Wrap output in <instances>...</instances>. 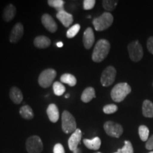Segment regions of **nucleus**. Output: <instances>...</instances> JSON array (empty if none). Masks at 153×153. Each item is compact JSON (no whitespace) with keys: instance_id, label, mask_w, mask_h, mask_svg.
<instances>
[{"instance_id":"30","label":"nucleus","mask_w":153,"mask_h":153,"mask_svg":"<svg viewBox=\"0 0 153 153\" xmlns=\"http://www.w3.org/2000/svg\"><path fill=\"white\" fill-rule=\"evenodd\" d=\"M118 111V106L115 104H107L103 108V111L106 114H111Z\"/></svg>"},{"instance_id":"19","label":"nucleus","mask_w":153,"mask_h":153,"mask_svg":"<svg viewBox=\"0 0 153 153\" xmlns=\"http://www.w3.org/2000/svg\"><path fill=\"white\" fill-rule=\"evenodd\" d=\"M83 143L88 149L92 150H98L101 144V139L99 137H95L92 139H84Z\"/></svg>"},{"instance_id":"14","label":"nucleus","mask_w":153,"mask_h":153,"mask_svg":"<svg viewBox=\"0 0 153 153\" xmlns=\"http://www.w3.org/2000/svg\"><path fill=\"white\" fill-rule=\"evenodd\" d=\"M57 19L62 23L65 27L68 28L73 23V16L70 13L67 12L65 10H63L57 13Z\"/></svg>"},{"instance_id":"4","label":"nucleus","mask_w":153,"mask_h":153,"mask_svg":"<svg viewBox=\"0 0 153 153\" xmlns=\"http://www.w3.org/2000/svg\"><path fill=\"white\" fill-rule=\"evenodd\" d=\"M62 129L66 134L73 133L77 129L75 118L68 111H64L62 114Z\"/></svg>"},{"instance_id":"23","label":"nucleus","mask_w":153,"mask_h":153,"mask_svg":"<svg viewBox=\"0 0 153 153\" xmlns=\"http://www.w3.org/2000/svg\"><path fill=\"white\" fill-rule=\"evenodd\" d=\"M60 82L62 83L68 84L70 87H74L76 84V79L73 74L65 73L60 76Z\"/></svg>"},{"instance_id":"36","label":"nucleus","mask_w":153,"mask_h":153,"mask_svg":"<svg viewBox=\"0 0 153 153\" xmlns=\"http://www.w3.org/2000/svg\"><path fill=\"white\" fill-rule=\"evenodd\" d=\"M56 45L58 48H62L63 46L62 42H57V43H56Z\"/></svg>"},{"instance_id":"11","label":"nucleus","mask_w":153,"mask_h":153,"mask_svg":"<svg viewBox=\"0 0 153 153\" xmlns=\"http://www.w3.org/2000/svg\"><path fill=\"white\" fill-rule=\"evenodd\" d=\"M42 24L51 33H55L57 30V25L54 19L48 14H44L41 16Z\"/></svg>"},{"instance_id":"1","label":"nucleus","mask_w":153,"mask_h":153,"mask_svg":"<svg viewBox=\"0 0 153 153\" xmlns=\"http://www.w3.org/2000/svg\"><path fill=\"white\" fill-rule=\"evenodd\" d=\"M111 45L108 41L106 39H100L96 43L94 48L92 60L95 62H101L105 60L110 51Z\"/></svg>"},{"instance_id":"24","label":"nucleus","mask_w":153,"mask_h":153,"mask_svg":"<svg viewBox=\"0 0 153 153\" xmlns=\"http://www.w3.org/2000/svg\"><path fill=\"white\" fill-rule=\"evenodd\" d=\"M48 4L50 7L56 9L57 12L65 10V1L63 0H48Z\"/></svg>"},{"instance_id":"29","label":"nucleus","mask_w":153,"mask_h":153,"mask_svg":"<svg viewBox=\"0 0 153 153\" xmlns=\"http://www.w3.org/2000/svg\"><path fill=\"white\" fill-rule=\"evenodd\" d=\"M117 152L120 153H134L133 147L129 140H125L124 146L121 149H118Z\"/></svg>"},{"instance_id":"34","label":"nucleus","mask_w":153,"mask_h":153,"mask_svg":"<svg viewBox=\"0 0 153 153\" xmlns=\"http://www.w3.org/2000/svg\"><path fill=\"white\" fill-rule=\"evenodd\" d=\"M145 148L148 150H153V135L147 140L146 144H145Z\"/></svg>"},{"instance_id":"9","label":"nucleus","mask_w":153,"mask_h":153,"mask_svg":"<svg viewBox=\"0 0 153 153\" xmlns=\"http://www.w3.org/2000/svg\"><path fill=\"white\" fill-rule=\"evenodd\" d=\"M116 76V70L114 67L108 66L103 71L101 76V83L104 87H109L114 83Z\"/></svg>"},{"instance_id":"2","label":"nucleus","mask_w":153,"mask_h":153,"mask_svg":"<svg viewBox=\"0 0 153 153\" xmlns=\"http://www.w3.org/2000/svg\"><path fill=\"white\" fill-rule=\"evenodd\" d=\"M131 92V87L126 82L118 83L114 87L111 91V97L115 102H121Z\"/></svg>"},{"instance_id":"15","label":"nucleus","mask_w":153,"mask_h":153,"mask_svg":"<svg viewBox=\"0 0 153 153\" xmlns=\"http://www.w3.org/2000/svg\"><path fill=\"white\" fill-rule=\"evenodd\" d=\"M16 9L12 4H7L3 9L2 19L5 22H9L12 21L16 16Z\"/></svg>"},{"instance_id":"3","label":"nucleus","mask_w":153,"mask_h":153,"mask_svg":"<svg viewBox=\"0 0 153 153\" xmlns=\"http://www.w3.org/2000/svg\"><path fill=\"white\" fill-rule=\"evenodd\" d=\"M114 22V16L110 12H104L100 16L94 19L92 24L97 31H103L111 26Z\"/></svg>"},{"instance_id":"8","label":"nucleus","mask_w":153,"mask_h":153,"mask_svg":"<svg viewBox=\"0 0 153 153\" xmlns=\"http://www.w3.org/2000/svg\"><path fill=\"white\" fill-rule=\"evenodd\" d=\"M104 129L107 135L116 138L120 137L123 133V126L111 120H108L104 123Z\"/></svg>"},{"instance_id":"6","label":"nucleus","mask_w":153,"mask_h":153,"mask_svg":"<svg viewBox=\"0 0 153 153\" xmlns=\"http://www.w3.org/2000/svg\"><path fill=\"white\" fill-rule=\"evenodd\" d=\"M26 148L28 153H41L43 150V144L41 137L32 135L26 140Z\"/></svg>"},{"instance_id":"20","label":"nucleus","mask_w":153,"mask_h":153,"mask_svg":"<svg viewBox=\"0 0 153 153\" xmlns=\"http://www.w3.org/2000/svg\"><path fill=\"white\" fill-rule=\"evenodd\" d=\"M96 97L95 89L93 87H87L81 95V100L84 103H89Z\"/></svg>"},{"instance_id":"32","label":"nucleus","mask_w":153,"mask_h":153,"mask_svg":"<svg viewBox=\"0 0 153 153\" xmlns=\"http://www.w3.org/2000/svg\"><path fill=\"white\" fill-rule=\"evenodd\" d=\"M53 153H65L64 147L60 143H57L53 148Z\"/></svg>"},{"instance_id":"35","label":"nucleus","mask_w":153,"mask_h":153,"mask_svg":"<svg viewBox=\"0 0 153 153\" xmlns=\"http://www.w3.org/2000/svg\"><path fill=\"white\" fill-rule=\"evenodd\" d=\"M73 153H82V152L81 149L79 148H77L75 149V150L73 151Z\"/></svg>"},{"instance_id":"25","label":"nucleus","mask_w":153,"mask_h":153,"mask_svg":"<svg viewBox=\"0 0 153 153\" xmlns=\"http://www.w3.org/2000/svg\"><path fill=\"white\" fill-rule=\"evenodd\" d=\"M53 89L54 94L57 96H62L63 94L65 92V87L62 85V82H55L53 84Z\"/></svg>"},{"instance_id":"5","label":"nucleus","mask_w":153,"mask_h":153,"mask_svg":"<svg viewBox=\"0 0 153 153\" xmlns=\"http://www.w3.org/2000/svg\"><path fill=\"white\" fill-rule=\"evenodd\" d=\"M56 75L57 72L54 69H46V70H43L38 76V84L43 88L51 87L54 83Z\"/></svg>"},{"instance_id":"12","label":"nucleus","mask_w":153,"mask_h":153,"mask_svg":"<svg viewBox=\"0 0 153 153\" xmlns=\"http://www.w3.org/2000/svg\"><path fill=\"white\" fill-rule=\"evenodd\" d=\"M94 41L95 37L94 33V30L91 27H88L85 30L83 34L82 41H83L84 46H85L86 49H90L93 46L94 43Z\"/></svg>"},{"instance_id":"7","label":"nucleus","mask_w":153,"mask_h":153,"mask_svg":"<svg viewBox=\"0 0 153 153\" xmlns=\"http://www.w3.org/2000/svg\"><path fill=\"white\" fill-rule=\"evenodd\" d=\"M129 57L133 62H139L143 57V49L142 45L137 41H133L128 45Z\"/></svg>"},{"instance_id":"16","label":"nucleus","mask_w":153,"mask_h":153,"mask_svg":"<svg viewBox=\"0 0 153 153\" xmlns=\"http://www.w3.org/2000/svg\"><path fill=\"white\" fill-rule=\"evenodd\" d=\"M9 97L13 103L16 104H19L22 102L24 96L22 91L19 88L16 87H12L9 91Z\"/></svg>"},{"instance_id":"37","label":"nucleus","mask_w":153,"mask_h":153,"mask_svg":"<svg viewBox=\"0 0 153 153\" xmlns=\"http://www.w3.org/2000/svg\"><path fill=\"white\" fill-rule=\"evenodd\" d=\"M65 97L66 99L69 98V97H70V94H66L65 96Z\"/></svg>"},{"instance_id":"21","label":"nucleus","mask_w":153,"mask_h":153,"mask_svg":"<svg viewBox=\"0 0 153 153\" xmlns=\"http://www.w3.org/2000/svg\"><path fill=\"white\" fill-rule=\"evenodd\" d=\"M143 115L146 118H153V103L146 99L143 103Z\"/></svg>"},{"instance_id":"13","label":"nucleus","mask_w":153,"mask_h":153,"mask_svg":"<svg viewBox=\"0 0 153 153\" xmlns=\"http://www.w3.org/2000/svg\"><path fill=\"white\" fill-rule=\"evenodd\" d=\"M82 133L81 130L77 128L73 133H72L71 136L68 140V147L70 150L73 151L78 148L80 141L82 140Z\"/></svg>"},{"instance_id":"41","label":"nucleus","mask_w":153,"mask_h":153,"mask_svg":"<svg viewBox=\"0 0 153 153\" xmlns=\"http://www.w3.org/2000/svg\"><path fill=\"white\" fill-rule=\"evenodd\" d=\"M152 87H153V82H152Z\"/></svg>"},{"instance_id":"38","label":"nucleus","mask_w":153,"mask_h":153,"mask_svg":"<svg viewBox=\"0 0 153 153\" xmlns=\"http://www.w3.org/2000/svg\"><path fill=\"white\" fill-rule=\"evenodd\" d=\"M94 153H102V152H95Z\"/></svg>"},{"instance_id":"33","label":"nucleus","mask_w":153,"mask_h":153,"mask_svg":"<svg viewBox=\"0 0 153 153\" xmlns=\"http://www.w3.org/2000/svg\"><path fill=\"white\" fill-rule=\"evenodd\" d=\"M147 48L151 54L153 55V36H151L147 41Z\"/></svg>"},{"instance_id":"18","label":"nucleus","mask_w":153,"mask_h":153,"mask_svg":"<svg viewBox=\"0 0 153 153\" xmlns=\"http://www.w3.org/2000/svg\"><path fill=\"white\" fill-rule=\"evenodd\" d=\"M34 45L38 48L45 49L48 48L51 44V41L48 37L45 36H39L35 38L33 41Z\"/></svg>"},{"instance_id":"39","label":"nucleus","mask_w":153,"mask_h":153,"mask_svg":"<svg viewBox=\"0 0 153 153\" xmlns=\"http://www.w3.org/2000/svg\"><path fill=\"white\" fill-rule=\"evenodd\" d=\"M149 153H153V151H151V152H150Z\"/></svg>"},{"instance_id":"10","label":"nucleus","mask_w":153,"mask_h":153,"mask_svg":"<svg viewBox=\"0 0 153 153\" xmlns=\"http://www.w3.org/2000/svg\"><path fill=\"white\" fill-rule=\"evenodd\" d=\"M24 26L22 23H16L11 30L9 35V41L11 43H16L20 41L24 35Z\"/></svg>"},{"instance_id":"40","label":"nucleus","mask_w":153,"mask_h":153,"mask_svg":"<svg viewBox=\"0 0 153 153\" xmlns=\"http://www.w3.org/2000/svg\"><path fill=\"white\" fill-rule=\"evenodd\" d=\"M114 153H120V152H114Z\"/></svg>"},{"instance_id":"28","label":"nucleus","mask_w":153,"mask_h":153,"mask_svg":"<svg viewBox=\"0 0 153 153\" xmlns=\"http://www.w3.org/2000/svg\"><path fill=\"white\" fill-rule=\"evenodd\" d=\"M80 30V25L76 24L72 26L67 31V37L68 38H72L79 33Z\"/></svg>"},{"instance_id":"26","label":"nucleus","mask_w":153,"mask_h":153,"mask_svg":"<svg viewBox=\"0 0 153 153\" xmlns=\"http://www.w3.org/2000/svg\"><path fill=\"white\" fill-rule=\"evenodd\" d=\"M118 1L116 0H104L102 1V5L104 9L108 12L114 11L118 4Z\"/></svg>"},{"instance_id":"22","label":"nucleus","mask_w":153,"mask_h":153,"mask_svg":"<svg viewBox=\"0 0 153 153\" xmlns=\"http://www.w3.org/2000/svg\"><path fill=\"white\" fill-rule=\"evenodd\" d=\"M19 114L23 118L26 120H31L34 117L33 111L31 107L28 105H24L22 107H21Z\"/></svg>"},{"instance_id":"17","label":"nucleus","mask_w":153,"mask_h":153,"mask_svg":"<svg viewBox=\"0 0 153 153\" xmlns=\"http://www.w3.org/2000/svg\"><path fill=\"white\" fill-rule=\"evenodd\" d=\"M47 114L49 120L52 123H56L60 118V113L57 106L55 104H51L47 108Z\"/></svg>"},{"instance_id":"27","label":"nucleus","mask_w":153,"mask_h":153,"mask_svg":"<svg viewBox=\"0 0 153 153\" xmlns=\"http://www.w3.org/2000/svg\"><path fill=\"white\" fill-rule=\"evenodd\" d=\"M138 133L139 136L140 137L141 140L142 141H146L148 140L149 138V129L146 126L141 125L138 128Z\"/></svg>"},{"instance_id":"31","label":"nucleus","mask_w":153,"mask_h":153,"mask_svg":"<svg viewBox=\"0 0 153 153\" xmlns=\"http://www.w3.org/2000/svg\"><path fill=\"white\" fill-rule=\"evenodd\" d=\"M96 4L95 0H84L83 8L85 10H91Z\"/></svg>"}]
</instances>
